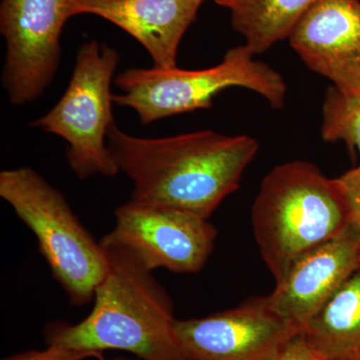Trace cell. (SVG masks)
<instances>
[{
  "label": "cell",
  "mask_w": 360,
  "mask_h": 360,
  "mask_svg": "<svg viewBox=\"0 0 360 360\" xmlns=\"http://www.w3.org/2000/svg\"><path fill=\"white\" fill-rule=\"evenodd\" d=\"M0 196L37 236L40 253L70 304H89L105 274L108 259L65 196L30 167L4 170Z\"/></svg>",
  "instance_id": "cell-5"
},
{
  "label": "cell",
  "mask_w": 360,
  "mask_h": 360,
  "mask_svg": "<svg viewBox=\"0 0 360 360\" xmlns=\"http://www.w3.org/2000/svg\"><path fill=\"white\" fill-rule=\"evenodd\" d=\"M205 0H70L72 16L94 14L131 35L155 68H176L180 42Z\"/></svg>",
  "instance_id": "cell-12"
},
{
  "label": "cell",
  "mask_w": 360,
  "mask_h": 360,
  "mask_svg": "<svg viewBox=\"0 0 360 360\" xmlns=\"http://www.w3.org/2000/svg\"><path fill=\"white\" fill-rule=\"evenodd\" d=\"M175 330L189 360H274L300 333L272 309L267 296L202 319L177 321Z\"/></svg>",
  "instance_id": "cell-9"
},
{
  "label": "cell",
  "mask_w": 360,
  "mask_h": 360,
  "mask_svg": "<svg viewBox=\"0 0 360 360\" xmlns=\"http://www.w3.org/2000/svg\"><path fill=\"white\" fill-rule=\"evenodd\" d=\"M255 56L245 44L229 49L219 65L205 70L129 68L115 77L120 94H113V103L132 108L144 125L210 108L213 98L231 87L257 92L272 108H283L288 91L283 77Z\"/></svg>",
  "instance_id": "cell-4"
},
{
  "label": "cell",
  "mask_w": 360,
  "mask_h": 360,
  "mask_svg": "<svg viewBox=\"0 0 360 360\" xmlns=\"http://www.w3.org/2000/svg\"><path fill=\"white\" fill-rule=\"evenodd\" d=\"M101 245L108 269L94 309L73 326L49 323L47 343L82 352L125 350L141 360H189L175 330L172 303L151 270L127 248Z\"/></svg>",
  "instance_id": "cell-2"
},
{
  "label": "cell",
  "mask_w": 360,
  "mask_h": 360,
  "mask_svg": "<svg viewBox=\"0 0 360 360\" xmlns=\"http://www.w3.org/2000/svg\"><path fill=\"white\" fill-rule=\"evenodd\" d=\"M120 63L112 47L90 40L77 51L72 77L60 101L32 123L68 144L66 158L78 179L120 172L105 139L115 122L111 82Z\"/></svg>",
  "instance_id": "cell-6"
},
{
  "label": "cell",
  "mask_w": 360,
  "mask_h": 360,
  "mask_svg": "<svg viewBox=\"0 0 360 360\" xmlns=\"http://www.w3.org/2000/svg\"><path fill=\"white\" fill-rule=\"evenodd\" d=\"M360 229L342 233L309 251L267 295L277 314L302 330L338 288L359 269Z\"/></svg>",
  "instance_id": "cell-11"
},
{
  "label": "cell",
  "mask_w": 360,
  "mask_h": 360,
  "mask_svg": "<svg viewBox=\"0 0 360 360\" xmlns=\"http://www.w3.org/2000/svg\"><path fill=\"white\" fill-rule=\"evenodd\" d=\"M112 360H130V359H122V357H120V359H112ZM139 360H141V359H139Z\"/></svg>",
  "instance_id": "cell-20"
},
{
  "label": "cell",
  "mask_w": 360,
  "mask_h": 360,
  "mask_svg": "<svg viewBox=\"0 0 360 360\" xmlns=\"http://www.w3.org/2000/svg\"><path fill=\"white\" fill-rule=\"evenodd\" d=\"M321 136L324 141H345L360 153V96L328 87L322 104Z\"/></svg>",
  "instance_id": "cell-15"
},
{
  "label": "cell",
  "mask_w": 360,
  "mask_h": 360,
  "mask_svg": "<svg viewBox=\"0 0 360 360\" xmlns=\"http://www.w3.org/2000/svg\"><path fill=\"white\" fill-rule=\"evenodd\" d=\"M317 0H236L231 25L255 54L290 37L291 30Z\"/></svg>",
  "instance_id": "cell-14"
},
{
  "label": "cell",
  "mask_w": 360,
  "mask_h": 360,
  "mask_svg": "<svg viewBox=\"0 0 360 360\" xmlns=\"http://www.w3.org/2000/svg\"><path fill=\"white\" fill-rule=\"evenodd\" d=\"M274 360H323L312 352L300 335H296L288 342Z\"/></svg>",
  "instance_id": "cell-18"
},
{
  "label": "cell",
  "mask_w": 360,
  "mask_h": 360,
  "mask_svg": "<svg viewBox=\"0 0 360 360\" xmlns=\"http://www.w3.org/2000/svg\"><path fill=\"white\" fill-rule=\"evenodd\" d=\"M359 269H360V248H359Z\"/></svg>",
  "instance_id": "cell-21"
},
{
  "label": "cell",
  "mask_w": 360,
  "mask_h": 360,
  "mask_svg": "<svg viewBox=\"0 0 360 360\" xmlns=\"http://www.w3.org/2000/svg\"><path fill=\"white\" fill-rule=\"evenodd\" d=\"M288 39L307 68L360 96V0H317Z\"/></svg>",
  "instance_id": "cell-10"
},
{
  "label": "cell",
  "mask_w": 360,
  "mask_h": 360,
  "mask_svg": "<svg viewBox=\"0 0 360 360\" xmlns=\"http://www.w3.org/2000/svg\"><path fill=\"white\" fill-rule=\"evenodd\" d=\"M323 360H360V269L355 270L298 333Z\"/></svg>",
  "instance_id": "cell-13"
},
{
  "label": "cell",
  "mask_w": 360,
  "mask_h": 360,
  "mask_svg": "<svg viewBox=\"0 0 360 360\" xmlns=\"http://www.w3.org/2000/svg\"><path fill=\"white\" fill-rule=\"evenodd\" d=\"M108 146L134 184L131 200L196 213L207 219L239 186L259 144L248 135L212 130L141 139L113 122Z\"/></svg>",
  "instance_id": "cell-1"
},
{
  "label": "cell",
  "mask_w": 360,
  "mask_h": 360,
  "mask_svg": "<svg viewBox=\"0 0 360 360\" xmlns=\"http://www.w3.org/2000/svg\"><path fill=\"white\" fill-rule=\"evenodd\" d=\"M90 357L103 360L101 352H82L61 345H51L47 349L42 352H27L4 360H84Z\"/></svg>",
  "instance_id": "cell-17"
},
{
  "label": "cell",
  "mask_w": 360,
  "mask_h": 360,
  "mask_svg": "<svg viewBox=\"0 0 360 360\" xmlns=\"http://www.w3.org/2000/svg\"><path fill=\"white\" fill-rule=\"evenodd\" d=\"M213 1H214L215 4H219L220 6L231 8L232 4H233V2L236 1V0H213Z\"/></svg>",
  "instance_id": "cell-19"
},
{
  "label": "cell",
  "mask_w": 360,
  "mask_h": 360,
  "mask_svg": "<svg viewBox=\"0 0 360 360\" xmlns=\"http://www.w3.org/2000/svg\"><path fill=\"white\" fill-rule=\"evenodd\" d=\"M217 231L196 213L148 203L129 202L115 210V225L101 243L134 252L144 266L195 274L210 257Z\"/></svg>",
  "instance_id": "cell-8"
},
{
  "label": "cell",
  "mask_w": 360,
  "mask_h": 360,
  "mask_svg": "<svg viewBox=\"0 0 360 360\" xmlns=\"http://www.w3.org/2000/svg\"><path fill=\"white\" fill-rule=\"evenodd\" d=\"M71 16L70 0H1L2 82L13 105L34 101L51 84L60 63L61 32Z\"/></svg>",
  "instance_id": "cell-7"
},
{
  "label": "cell",
  "mask_w": 360,
  "mask_h": 360,
  "mask_svg": "<svg viewBox=\"0 0 360 360\" xmlns=\"http://www.w3.org/2000/svg\"><path fill=\"white\" fill-rule=\"evenodd\" d=\"M253 233L262 257L279 283L303 255L342 233L349 217L335 179L296 160L274 167L252 206Z\"/></svg>",
  "instance_id": "cell-3"
},
{
  "label": "cell",
  "mask_w": 360,
  "mask_h": 360,
  "mask_svg": "<svg viewBox=\"0 0 360 360\" xmlns=\"http://www.w3.org/2000/svg\"><path fill=\"white\" fill-rule=\"evenodd\" d=\"M343 196L350 224L360 229V165L336 179Z\"/></svg>",
  "instance_id": "cell-16"
}]
</instances>
